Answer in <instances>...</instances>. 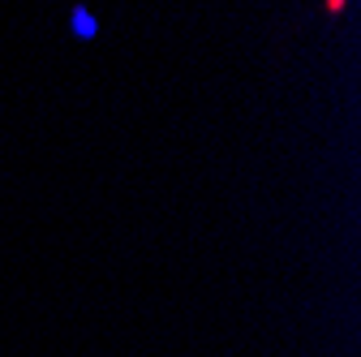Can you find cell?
<instances>
[{"instance_id": "7a4b0ae2", "label": "cell", "mask_w": 361, "mask_h": 357, "mask_svg": "<svg viewBox=\"0 0 361 357\" xmlns=\"http://www.w3.org/2000/svg\"><path fill=\"white\" fill-rule=\"evenodd\" d=\"M327 13L336 18V13H344V0H327Z\"/></svg>"}, {"instance_id": "6da1fadb", "label": "cell", "mask_w": 361, "mask_h": 357, "mask_svg": "<svg viewBox=\"0 0 361 357\" xmlns=\"http://www.w3.org/2000/svg\"><path fill=\"white\" fill-rule=\"evenodd\" d=\"M65 26H69V35H73L78 43H95V39H99V13L86 9V5H69Z\"/></svg>"}]
</instances>
